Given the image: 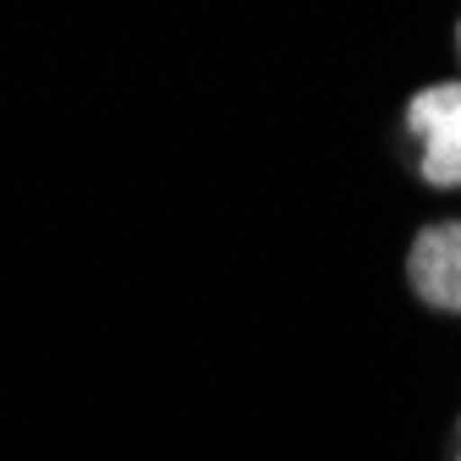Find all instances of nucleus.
Listing matches in <instances>:
<instances>
[{"label":"nucleus","instance_id":"3","mask_svg":"<svg viewBox=\"0 0 461 461\" xmlns=\"http://www.w3.org/2000/svg\"><path fill=\"white\" fill-rule=\"evenodd\" d=\"M456 50H461V28H456Z\"/></svg>","mask_w":461,"mask_h":461},{"label":"nucleus","instance_id":"2","mask_svg":"<svg viewBox=\"0 0 461 461\" xmlns=\"http://www.w3.org/2000/svg\"><path fill=\"white\" fill-rule=\"evenodd\" d=\"M407 275H412V292L429 308L461 313V220H445V225L423 230V237L412 242Z\"/></svg>","mask_w":461,"mask_h":461},{"label":"nucleus","instance_id":"1","mask_svg":"<svg viewBox=\"0 0 461 461\" xmlns=\"http://www.w3.org/2000/svg\"><path fill=\"white\" fill-rule=\"evenodd\" d=\"M407 127L423 143V182L461 187V83H434L407 104Z\"/></svg>","mask_w":461,"mask_h":461}]
</instances>
